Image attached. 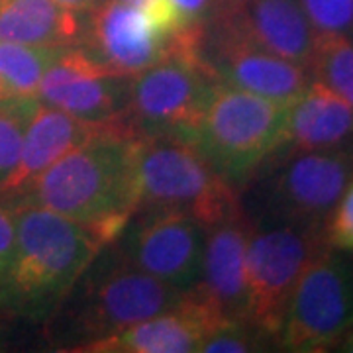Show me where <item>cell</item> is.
Here are the masks:
<instances>
[{"label":"cell","mask_w":353,"mask_h":353,"mask_svg":"<svg viewBox=\"0 0 353 353\" xmlns=\"http://www.w3.org/2000/svg\"><path fill=\"white\" fill-rule=\"evenodd\" d=\"M136 150L138 138L126 126L110 130L63 155L10 204L69 216L112 243L136 212Z\"/></svg>","instance_id":"obj_1"},{"label":"cell","mask_w":353,"mask_h":353,"mask_svg":"<svg viewBox=\"0 0 353 353\" xmlns=\"http://www.w3.org/2000/svg\"><path fill=\"white\" fill-rule=\"evenodd\" d=\"M16 208V248L0 289V308L48 322L104 245L90 224L41 206Z\"/></svg>","instance_id":"obj_2"},{"label":"cell","mask_w":353,"mask_h":353,"mask_svg":"<svg viewBox=\"0 0 353 353\" xmlns=\"http://www.w3.org/2000/svg\"><path fill=\"white\" fill-rule=\"evenodd\" d=\"M183 296V290L124 261L108 243L48 318L50 340L63 352H77L90 341L163 314L179 306Z\"/></svg>","instance_id":"obj_3"},{"label":"cell","mask_w":353,"mask_h":353,"mask_svg":"<svg viewBox=\"0 0 353 353\" xmlns=\"http://www.w3.org/2000/svg\"><path fill=\"white\" fill-rule=\"evenodd\" d=\"M353 153L279 150L240 190L243 214L252 224H303L324 228L332 208L350 187Z\"/></svg>","instance_id":"obj_4"},{"label":"cell","mask_w":353,"mask_h":353,"mask_svg":"<svg viewBox=\"0 0 353 353\" xmlns=\"http://www.w3.org/2000/svg\"><path fill=\"white\" fill-rule=\"evenodd\" d=\"M290 104L218 83L183 141L241 189L261 165L283 150Z\"/></svg>","instance_id":"obj_5"},{"label":"cell","mask_w":353,"mask_h":353,"mask_svg":"<svg viewBox=\"0 0 353 353\" xmlns=\"http://www.w3.org/2000/svg\"><path fill=\"white\" fill-rule=\"evenodd\" d=\"M136 210H176L210 228L241 212L240 189L179 138H138Z\"/></svg>","instance_id":"obj_6"},{"label":"cell","mask_w":353,"mask_h":353,"mask_svg":"<svg viewBox=\"0 0 353 353\" xmlns=\"http://www.w3.org/2000/svg\"><path fill=\"white\" fill-rule=\"evenodd\" d=\"M328 245L324 228L303 224H253L248 252V322L271 343L306 267Z\"/></svg>","instance_id":"obj_7"},{"label":"cell","mask_w":353,"mask_h":353,"mask_svg":"<svg viewBox=\"0 0 353 353\" xmlns=\"http://www.w3.org/2000/svg\"><path fill=\"white\" fill-rule=\"evenodd\" d=\"M218 83L199 53L171 51L132 75L122 122L136 138L183 139Z\"/></svg>","instance_id":"obj_8"},{"label":"cell","mask_w":353,"mask_h":353,"mask_svg":"<svg viewBox=\"0 0 353 353\" xmlns=\"http://www.w3.org/2000/svg\"><path fill=\"white\" fill-rule=\"evenodd\" d=\"M353 326V265L330 248L306 267L279 332L277 345L296 353L336 350Z\"/></svg>","instance_id":"obj_9"},{"label":"cell","mask_w":353,"mask_h":353,"mask_svg":"<svg viewBox=\"0 0 353 353\" xmlns=\"http://www.w3.org/2000/svg\"><path fill=\"white\" fill-rule=\"evenodd\" d=\"M206 228L176 210H136L110 243L136 269L187 292L202 271Z\"/></svg>","instance_id":"obj_10"},{"label":"cell","mask_w":353,"mask_h":353,"mask_svg":"<svg viewBox=\"0 0 353 353\" xmlns=\"http://www.w3.org/2000/svg\"><path fill=\"white\" fill-rule=\"evenodd\" d=\"M201 59L220 83L285 104L301 99L312 83L308 67L259 50L212 20L204 24Z\"/></svg>","instance_id":"obj_11"},{"label":"cell","mask_w":353,"mask_h":353,"mask_svg":"<svg viewBox=\"0 0 353 353\" xmlns=\"http://www.w3.org/2000/svg\"><path fill=\"white\" fill-rule=\"evenodd\" d=\"M130 79L110 71L83 46H69L43 73L36 99L81 120L110 122L126 110Z\"/></svg>","instance_id":"obj_12"},{"label":"cell","mask_w":353,"mask_h":353,"mask_svg":"<svg viewBox=\"0 0 353 353\" xmlns=\"http://www.w3.org/2000/svg\"><path fill=\"white\" fill-rule=\"evenodd\" d=\"M118 75H138L169 55V38L161 36L136 4L101 0L87 12L81 43Z\"/></svg>","instance_id":"obj_13"},{"label":"cell","mask_w":353,"mask_h":353,"mask_svg":"<svg viewBox=\"0 0 353 353\" xmlns=\"http://www.w3.org/2000/svg\"><path fill=\"white\" fill-rule=\"evenodd\" d=\"M210 20L283 59L303 67L312 61L316 32L301 0H226Z\"/></svg>","instance_id":"obj_14"},{"label":"cell","mask_w":353,"mask_h":353,"mask_svg":"<svg viewBox=\"0 0 353 353\" xmlns=\"http://www.w3.org/2000/svg\"><path fill=\"white\" fill-rule=\"evenodd\" d=\"M252 228L243 210L206 228L201 279L189 290L224 320L248 322L245 252Z\"/></svg>","instance_id":"obj_15"},{"label":"cell","mask_w":353,"mask_h":353,"mask_svg":"<svg viewBox=\"0 0 353 353\" xmlns=\"http://www.w3.org/2000/svg\"><path fill=\"white\" fill-rule=\"evenodd\" d=\"M120 126H126L122 118L110 122H88L39 101L26 130L18 163L0 183V199L10 202L63 155L87 143L88 139Z\"/></svg>","instance_id":"obj_16"},{"label":"cell","mask_w":353,"mask_h":353,"mask_svg":"<svg viewBox=\"0 0 353 353\" xmlns=\"http://www.w3.org/2000/svg\"><path fill=\"white\" fill-rule=\"evenodd\" d=\"M230 322L218 316L190 290L179 306L163 314L141 320L112 336L79 347L77 353H189L199 352L204 336Z\"/></svg>","instance_id":"obj_17"},{"label":"cell","mask_w":353,"mask_h":353,"mask_svg":"<svg viewBox=\"0 0 353 353\" xmlns=\"http://www.w3.org/2000/svg\"><path fill=\"white\" fill-rule=\"evenodd\" d=\"M353 138V108L330 88L312 81L290 104L283 150L322 152L343 148Z\"/></svg>","instance_id":"obj_18"},{"label":"cell","mask_w":353,"mask_h":353,"mask_svg":"<svg viewBox=\"0 0 353 353\" xmlns=\"http://www.w3.org/2000/svg\"><path fill=\"white\" fill-rule=\"evenodd\" d=\"M87 12L65 8L55 0H0V39L39 46H79Z\"/></svg>","instance_id":"obj_19"},{"label":"cell","mask_w":353,"mask_h":353,"mask_svg":"<svg viewBox=\"0 0 353 353\" xmlns=\"http://www.w3.org/2000/svg\"><path fill=\"white\" fill-rule=\"evenodd\" d=\"M61 50L0 39V101L36 97L41 77Z\"/></svg>","instance_id":"obj_20"},{"label":"cell","mask_w":353,"mask_h":353,"mask_svg":"<svg viewBox=\"0 0 353 353\" xmlns=\"http://www.w3.org/2000/svg\"><path fill=\"white\" fill-rule=\"evenodd\" d=\"M308 71L312 81L330 88L353 108V41L345 34L316 36Z\"/></svg>","instance_id":"obj_21"},{"label":"cell","mask_w":353,"mask_h":353,"mask_svg":"<svg viewBox=\"0 0 353 353\" xmlns=\"http://www.w3.org/2000/svg\"><path fill=\"white\" fill-rule=\"evenodd\" d=\"M38 102L36 97L0 101V183L18 163L24 134Z\"/></svg>","instance_id":"obj_22"},{"label":"cell","mask_w":353,"mask_h":353,"mask_svg":"<svg viewBox=\"0 0 353 353\" xmlns=\"http://www.w3.org/2000/svg\"><path fill=\"white\" fill-rule=\"evenodd\" d=\"M271 341L265 338L257 328L248 322L230 320L214 330H210L201 341L199 352L204 353H248L263 352Z\"/></svg>","instance_id":"obj_23"},{"label":"cell","mask_w":353,"mask_h":353,"mask_svg":"<svg viewBox=\"0 0 353 353\" xmlns=\"http://www.w3.org/2000/svg\"><path fill=\"white\" fill-rule=\"evenodd\" d=\"M316 36L345 34L353 28V0H301Z\"/></svg>","instance_id":"obj_24"},{"label":"cell","mask_w":353,"mask_h":353,"mask_svg":"<svg viewBox=\"0 0 353 353\" xmlns=\"http://www.w3.org/2000/svg\"><path fill=\"white\" fill-rule=\"evenodd\" d=\"M324 240L330 250L353 252V183L326 218Z\"/></svg>","instance_id":"obj_25"},{"label":"cell","mask_w":353,"mask_h":353,"mask_svg":"<svg viewBox=\"0 0 353 353\" xmlns=\"http://www.w3.org/2000/svg\"><path fill=\"white\" fill-rule=\"evenodd\" d=\"M16 248V208L0 199V289L12 263Z\"/></svg>","instance_id":"obj_26"},{"label":"cell","mask_w":353,"mask_h":353,"mask_svg":"<svg viewBox=\"0 0 353 353\" xmlns=\"http://www.w3.org/2000/svg\"><path fill=\"white\" fill-rule=\"evenodd\" d=\"M185 26L206 24L220 8L222 0H173Z\"/></svg>","instance_id":"obj_27"},{"label":"cell","mask_w":353,"mask_h":353,"mask_svg":"<svg viewBox=\"0 0 353 353\" xmlns=\"http://www.w3.org/2000/svg\"><path fill=\"white\" fill-rule=\"evenodd\" d=\"M55 2L65 6V8L77 10V12H88V10H92L101 0H55Z\"/></svg>","instance_id":"obj_28"},{"label":"cell","mask_w":353,"mask_h":353,"mask_svg":"<svg viewBox=\"0 0 353 353\" xmlns=\"http://www.w3.org/2000/svg\"><path fill=\"white\" fill-rule=\"evenodd\" d=\"M336 350H340V352H350L353 353V326L350 328V332L341 338V341L338 343V347Z\"/></svg>","instance_id":"obj_29"},{"label":"cell","mask_w":353,"mask_h":353,"mask_svg":"<svg viewBox=\"0 0 353 353\" xmlns=\"http://www.w3.org/2000/svg\"><path fill=\"white\" fill-rule=\"evenodd\" d=\"M120 2H126V4H138L141 0H120Z\"/></svg>","instance_id":"obj_30"},{"label":"cell","mask_w":353,"mask_h":353,"mask_svg":"<svg viewBox=\"0 0 353 353\" xmlns=\"http://www.w3.org/2000/svg\"><path fill=\"white\" fill-rule=\"evenodd\" d=\"M222 2H226V0H222Z\"/></svg>","instance_id":"obj_31"}]
</instances>
